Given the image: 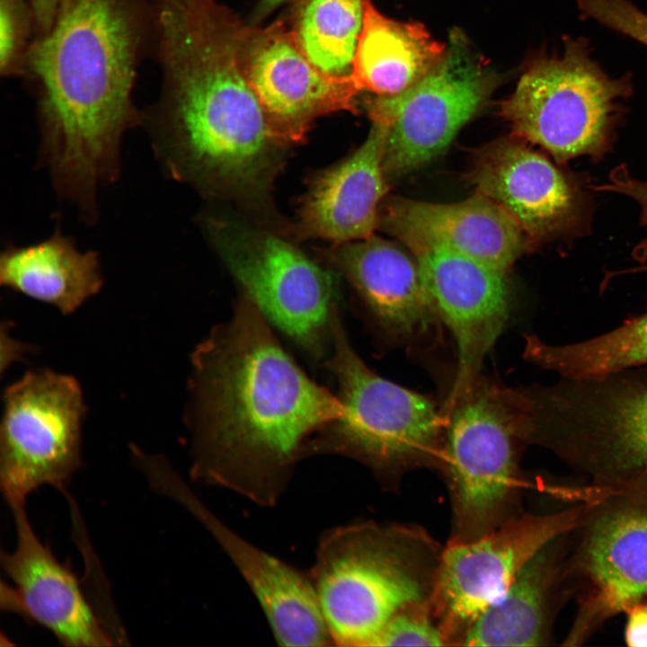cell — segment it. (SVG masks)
Returning a JSON list of instances; mask_svg holds the SVG:
<instances>
[{"instance_id": "cell-1", "label": "cell", "mask_w": 647, "mask_h": 647, "mask_svg": "<svg viewBox=\"0 0 647 647\" xmlns=\"http://www.w3.org/2000/svg\"><path fill=\"white\" fill-rule=\"evenodd\" d=\"M243 294L191 354V477L263 507L285 492L311 439L343 413Z\"/></svg>"}, {"instance_id": "cell-2", "label": "cell", "mask_w": 647, "mask_h": 647, "mask_svg": "<svg viewBox=\"0 0 647 647\" xmlns=\"http://www.w3.org/2000/svg\"><path fill=\"white\" fill-rule=\"evenodd\" d=\"M149 43L154 0H63L26 53L40 160L58 196L86 221L97 217L98 188L120 173L123 135L143 122L132 90Z\"/></svg>"}, {"instance_id": "cell-3", "label": "cell", "mask_w": 647, "mask_h": 647, "mask_svg": "<svg viewBox=\"0 0 647 647\" xmlns=\"http://www.w3.org/2000/svg\"><path fill=\"white\" fill-rule=\"evenodd\" d=\"M156 103L143 113L164 173L199 186L259 187L282 143L244 69L237 27L209 11L160 28Z\"/></svg>"}, {"instance_id": "cell-4", "label": "cell", "mask_w": 647, "mask_h": 647, "mask_svg": "<svg viewBox=\"0 0 647 647\" xmlns=\"http://www.w3.org/2000/svg\"><path fill=\"white\" fill-rule=\"evenodd\" d=\"M443 549L416 526L359 521L325 531L308 574L332 643L375 646L395 615L430 604Z\"/></svg>"}, {"instance_id": "cell-5", "label": "cell", "mask_w": 647, "mask_h": 647, "mask_svg": "<svg viewBox=\"0 0 647 647\" xmlns=\"http://www.w3.org/2000/svg\"><path fill=\"white\" fill-rule=\"evenodd\" d=\"M527 425L531 444L613 495L647 499V366L531 386Z\"/></svg>"}, {"instance_id": "cell-6", "label": "cell", "mask_w": 647, "mask_h": 647, "mask_svg": "<svg viewBox=\"0 0 647 647\" xmlns=\"http://www.w3.org/2000/svg\"><path fill=\"white\" fill-rule=\"evenodd\" d=\"M323 365L336 383L343 413L311 439L306 457L356 460L386 484L412 469L438 465L445 424L434 403L368 367L351 346L340 311Z\"/></svg>"}, {"instance_id": "cell-7", "label": "cell", "mask_w": 647, "mask_h": 647, "mask_svg": "<svg viewBox=\"0 0 647 647\" xmlns=\"http://www.w3.org/2000/svg\"><path fill=\"white\" fill-rule=\"evenodd\" d=\"M454 388L438 466L451 500L449 542L463 543L518 514V462L525 442L513 389L479 376Z\"/></svg>"}, {"instance_id": "cell-8", "label": "cell", "mask_w": 647, "mask_h": 647, "mask_svg": "<svg viewBox=\"0 0 647 647\" xmlns=\"http://www.w3.org/2000/svg\"><path fill=\"white\" fill-rule=\"evenodd\" d=\"M625 77L612 78L590 58L582 40L560 56L528 66L501 112L516 136L536 144L561 165L580 156L598 161L611 150L630 94Z\"/></svg>"}, {"instance_id": "cell-9", "label": "cell", "mask_w": 647, "mask_h": 647, "mask_svg": "<svg viewBox=\"0 0 647 647\" xmlns=\"http://www.w3.org/2000/svg\"><path fill=\"white\" fill-rule=\"evenodd\" d=\"M211 236L241 291L310 359L329 354L340 310L332 274L272 234L216 221Z\"/></svg>"}, {"instance_id": "cell-10", "label": "cell", "mask_w": 647, "mask_h": 647, "mask_svg": "<svg viewBox=\"0 0 647 647\" xmlns=\"http://www.w3.org/2000/svg\"><path fill=\"white\" fill-rule=\"evenodd\" d=\"M0 430V485L8 504L43 485L63 486L81 464L85 407L72 377L32 370L6 388Z\"/></svg>"}, {"instance_id": "cell-11", "label": "cell", "mask_w": 647, "mask_h": 647, "mask_svg": "<svg viewBox=\"0 0 647 647\" xmlns=\"http://www.w3.org/2000/svg\"><path fill=\"white\" fill-rule=\"evenodd\" d=\"M493 79L466 40L454 32L439 62L418 83L366 102L372 122L386 129V177L399 176L440 154L488 98Z\"/></svg>"}, {"instance_id": "cell-12", "label": "cell", "mask_w": 647, "mask_h": 647, "mask_svg": "<svg viewBox=\"0 0 647 647\" xmlns=\"http://www.w3.org/2000/svg\"><path fill=\"white\" fill-rule=\"evenodd\" d=\"M585 506L518 514L481 537L443 549L431 600L447 645L461 643L475 619L507 590L544 547L581 524Z\"/></svg>"}, {"instance_id": "cell-13", "label": "cell", "mask_w": 647, "mask_h": 647, "mask_svg": "<svg viewBox=\"0 0 647 647\" xmlns=\"http://www.w3.org/2000/svg\"><path fill=\"white\" fill-rule=\"evenodd\" d=\"M472 180L481 193L519 225L529 247L589 235L593 215L587 174L562 168L518 139L485 147Z\"/></svg>"}, {"instance_id": "cell-14", "label": "cell", "mask_w": 647, "mask_h": 647, "mask_svg": "<svg viewBox=\"0 0 647 647\" xmlns=\"http://www.w3.org/2000/svg\"><path fill=\"white\" fill-rule=\"evenodd\" d=\"M241 50L246 77L283 142L301 140L323 115L355 111L359 92L350 76L317 69L282 22L266 28L243 26Z\"/></svg>"}, {"instance_id": "cell-15", "label": "cell", "mask_w": 647, "mask_h": 647, "mask_svg": "<svg viewBox=\"0 0 647 647\" xmlns=\"http://www.w3.org/2000/svg\"><path fill=\"white\" fill-rule=\"evenodd\" d=\"M16 546L1 554V563L13 586H5L3 606L49 631L66 646L114 644L108 630L84 595L74 572L61 563L35 533L25 503L9 505Z\"/></svg>"}, {"instance_id": "cell-16", "label": "cell", "mask_w": 647, "mask_h": 647, "mask_svg": "<svg viewBox=\"0 0 647 647\" xmlns=\"http://www.w3.org/2000/svg\"><path fill=\"white\" fill-rule=\"evenodd\" d=\"M164 492L175 498L208 529L257 598L281 646L332 644L308 573L253 545L224 524L176 474Z\"/></svg>"}, {"instance_id": "cell-17", "label": "cell", "mask_w": 647, "mask_h": 647, "mask_svg": "<svg viewBox=\"0 0 647 647\" xmlns=\"http://www.w3.org/2000/svg\"><path fill=\"white\" fill-rule=\"evenodd\" d=\"M412 254L435 312L456 341V381L474 378L510 315L505 273L445 249H426Z\"/></svg>"}, {"instance_id": "cell-18", "label": "cell", "mask_w": 647, "mask_h": 647, "mask_svg": "<svg viewBox=\"0 0 647 647\" xmlns=\"http://www.w3.org/2000/svg\"><path fill=\"white\" fill-rule=\"evenodd\" d=\"M379 224L412 253L440 248L506 271L529 247L516 220L486 196L456 203L394 199Z\"/></svg>"}, {"instance_id": "cell-19", "label": "cell", "mask_w": 647, "mask_h": 647, "mask_svg": "<svg viewBox=\"0 0 647 647\" xmlns=\"http://www.w3.org/2000/svg\"><path fill=\"white\" fill-rule=\"evenodd\" d=\"M626 498L599 512L586 534L581 569L591 591L577 634L627 611L647 596V499Z\"/></svg>"}, {"instance_id": "cell-20", "label": "cell", "mask_w": 647, "mask_h": 647, "mask_svg": "<svg viewBox=\"0 0 647 647\" xmlns=\"http://www.w3.org/2000/svg\"><path fill=\"white\" fill-rule=\"evenodd\" d=\"M333 261L381 331L410 339L434 324L419 263L395 244L371 235L340 244Z\"/></svg>"}, {"instance_id": "cell-21", "label": "cell", "mask_w": 647, "mask_h": 647, "mask_svg": "<svg viewBox=\"0 0 647 647\" xmlns=\"http://www.w3.org/2000/svg\"><path fill=\"white\" fill-rule=\"evenodd\" d=\"M386 129L372 122L364 143L315 182L302 208V230L338 245L373 235L386 193Z\"/></svg>"}, {"instance_id": "cell-22", "label": "cell", "mask_w": 647, "mask_h": 647, "mask_svg": "<svg viewBox=\"0 0 647 647\" xmlns=\"http://www.w3.org/2000/svg\"><path fill=\"white\" fill-rule=\"evenodd\" d=\"M2 285L73 313L102 285L98 253L80 251L59 230L41 242L8 245L0 256Z\"/></svg>"}, {"instance_id": "cell-23", "label": "cell", "mask_w": 647, "mask_h": 647, "mask_svg": "<svg viewBox=\"0 0 647 647\" xmlns=\"http://www.w3.org/2000/svg\"><path fill=\"white\" fill-rule=\"evenodd\" d=\"M447 44L421 23L399 22L364 0L361 31L350 75L358 92L399 93L422 79L441 59Z\"/></svg>"}, {"instance_id": "cell-24", "label": "cell", "mask_w": 647, "mask_h": 647, "mask_svg": "<svg viewBox=\"0 0 647 647\" xmlns=\"http://www.w3.org/2000/svg\"><path fill=\"white\" fill-rule=\"evenodd\" d=\"M554 542L537 553L505 593L475 619L461 645L527 647L545 643L561 575Z\"/></svg>"}, {"instance_id": "cell-25", "label": "cell", "mask_w": 647, "mask_h": 647, "mask_svg": "<svg viewBox=\"0 0 647 647\" xmlns=\"http://www.w3.org/2000/svg\"><path fill=\"white\" fill-rule=\"evenodd\" d=\"M524 358L563 377L583 378L647 366V310L588 340L550 344L525 336Z\"/></svg>"}, {"instance_id": "cell-26", "label": "cell", "mask_w": 647, "mask_h": 647, "mask_svg": "<svg viewBox=\"0 0 647 647\" xmlns=\"http://www.w3.org/2000/svg\"><path fill=\"white\" fill-rule=\"evenodd\" d=\"M364 14V0H307L293 31L307 59L335 76L351 73Z\"/></svg>"}, {"instance_id": "cell-27", "label": "cell", "mask_w": 647, "mask_h": 647, "mask_svg": "<svg viewBox=\"0 0 647 647\" xmlns=\"http://www.w3.org/2000/svg\"><path fill=\"white\" fill-rule=\"evenodd\" d=\"M34 39L33 14L28 0H0V72L22 75Z\"/></svg>"}, {"instance_id": "cell-28", "label": "cell", "mask_w": 647, "mask_h": 647, "mask_svg": "<svg viewBox=\"0 0 647 647\" xmlns=\"http://www.w3.org/2000/svg\"><path fill=\"white\" fill-rule=\"evenodd\" d=\"M446 639L431 603L414 606L395 615L381 632L375 646H443Z\"/></svg>"}, {"instance_id": "cell-29", "label": "cell", "mask_w": 647, "mask_h": 647, "mask_svg": "<svg viewBox=\"0 0 647 647\" xmlns=\"http://www.w3.org/2000/svg\"><path fill=\"white\" fill-rule=\"evenodd\" d=\"M583 16L647 46V14L627 0H577Z\"/></svg>"}, {"instance_id": "cell-30", "label": "cell", "mask_w": 647, "mask_h": 647, "mask_svg": "<svg viewBox=\"0 0 647 647\" xmlns=\"http://www.w3.org/2000/svg\"><path fill=\"white\" fill-rule=\"evenodd\" d=\"M595 191H611L625 195L635 200L640 207V224L647 226V180H639L631 175L625 164L614 168L608 176V182L600 185H592ZM633 258L641 263L634 268L609 272L613 278L620 274L647 271V237L643 239L633 250Z\"/></svg>"}, {"instance_id": "cell-31", "label": "cell", "mask_w": 647, "mask_h": 647, "mask_svg": "<svg viewBox=\"0 0 647 647\" xmlns=\"http://www.w3.org/2000/svg\"><path fill=\"white\" fill-rule=\"evenodd\" d=\"M625 642L632 647H647V604L637 602L627 611Z\"/></svg>"}, {"instance_id": "cell-32", "label": "cell", "mask_w": 647, "mask_h": 647, "mask_svg": "<svg viewBox=\"0 0 647 647\" xmlns=\"http://www.w3.org/2000/svg\"><path fill=\"white\" fill-rule=\"evenodd\" d=\"M34 21V37L45 32L52 24L63 0H28Z\"/></svg>"}, {"instance_id": "cell-33", "label": "cell", "mask_w": 647, "mask_h": 647, "mask_svg": "<svg viewBox=\"0 0 647 647\" xmlns=\"http://www.w3.org/2000/svg\"><path fill=\"white\" fill-rule=\"evenodd\" d=\"M2 340L4 341L6 343L2 342V347H5L6 350H2V369H4L6 366H8L12 361L16 360V359L21 358V356L29 350V348L25 345L20 344L16 342L14 340H12L10 336L4 335V332H2Z\"/></svg>"}, {"instance_id": "cell-34", "label": "cell", "mask_w": 647, "mask_h": 647, "mask_svg": "<svg viewBox=\"0 0 647 647\" xmlns=\"http://www.w3.org/2000/svg\"><path fill=\"white\" fill-rule=\"evenodd\" d=\"M293 1L295 0H260L253 13V23L256 24L278 7Z\"/></svg>"}]
</instances>
